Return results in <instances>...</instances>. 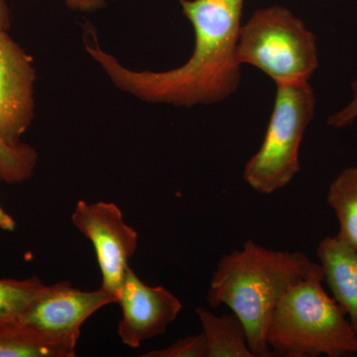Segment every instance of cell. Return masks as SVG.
Here are the masks:
<instances>
[{
    "label": "cell",
    "instance_id": "obj_1",
    "mask_svg": "<svg viewBox=\"0 0 357 357\" xmlns=\"http://www.w3.org/2000/svg\"><path fill=\"white\" fill-rule=\"evenodd\" d=\"M192 23L195 48L184 65L165 72L124 67L98 41L86 49L116 88L144 102L174 107L213 105L234 95L241 84L237 44L245 0H178Z\"/></svg>",
    "mask_w": 357,
    "mask_h": 357
},
{
    "label": "cell",
    "instance_id": "obj_2",
    "mask_svg": "<svg viewBox=\"0 0 357 357\" xmlns=\"http://www.w3.org/2000/svg\"><path fill=\"white\" fill-rule=\"evenodd\" d=\"M321 269L300 251L274 250L248 241L220 258L206 301L215 309L229 307L241 319L255 357L274 356L266 333L275 307L291 288Z\"/></svg>",
    "mask_w": 357,
    "mask_h": 357
},
{
    "label": "cell",
    "instance_id": "obj_3",
    "mask_svg": "<svg viewBox=\"0 0 357 357\" xmlns=\"http://www.w3.org/2000/svg\"><path fill=\"white\" fill-rule=\"evenodd\" d=\"M323 282L321 269L279 301L266 333L267 344L274 356H356L357 335L344 310L326 293Z\"/></svg>",
    "mask_w": 357,
    "mask_h": 357
},
{
    "label": "cell",
    "instance_id": "obj_4",
    "mask_svg": "<svg viewBox=\"0 0 357 357\" xmlns=\"http://www.w3.org/2000/svg\"><path fill=\"white\" fill-rule=\"evenodd\" d=\"M236 58L276 84L310 81L319 64L316 35L281 6L258 9L241 26Z\"/></svg>",
    "mask_w": 357,
    "mask_h": 357
},
{
    "label": "cell",
    "instance_id": "obj_5",
    "mask_svg": "<svg viewBox=\"0 0 357 357\" xmlns=\"http://www.w3.org/2000/svg\"><path fill=\"white\" fill-rule=\"evenodd\" d=\"M309 82L276 84L273 112L264 139L243 171L244 181L259 194H273L300 172L301 144L317 107Z\"/></svg>",
    "mask_w": 357,
    "mask_h": 357
},
{
    "label": "cell",
    "instance_id": "obj_6",
    "mask_svg": "<svg viewBox=\"0 0 357 357\" xmlns=\"http://www.w3.org/2000/svg\"><path fill=\"white\" fill-rule=\"evenodd\" d=\"M32 58L0 30V180L20 183L34 172L37 153L20 137L34 117Z\"/></svg>",
    "mask_w": 357,
    "mask_h": 357
},
{
    "label": "cell",
    "instance_id": "obj_7",
    "mask_svg": "<svg viewBox=\"0 0 357 357\" xmlns=\"http://www.w3.org/2000/svg\"><path fill=\"white\" fill-rule=\"evenodd\" d=\"M72 222L95 246L102 272V289L119 299L128 261L137 248L138 234L124 222L114 203L77 202Z\"/></svg>",
    "mask_w": 357,
    "mask_h": 357
},
{
    "label": "cell",
    "instance_id": "obj_8",
    "mask_svg": "<svg viewBox=\"0 0 357 357\" xmlns=\"http://www.w3.org/2000/svg\"><path fill=\"white\" fill-rule=\"evenodd\" d=\"M117 303L100 288L82 291L69 281L46 286L20 321L42 335L76 347L84 321L100 307Z\"/></svg>",
    "mask_w": 357,
    "mask_h": 357
},
{
    "label": "cell",
    "instance_id": "obj_9",
    "mask_svg": "<svg viewBox=\"0 0 357 357\" xmlns=\"http://www.w3.org/2000/svg\"><path fill=\"white\" fill-rule=\"evenodd\" d=\"M117 304L122 310L119 337L132 349L139 347L144 340L163 335L183 307L170 291L146 285L130 267L126 270Z\"/></svg>",
    "mask_w": 357,
    "mask_h": 357
},
{
    "label": "cell",
    "instance_id": "obj_10",
    "mask_svg": "<svg viewBox=\"0 0 357 357\" xmlns=\"http://www.w3.org/2000/svg\"><path fill=\"white\" fill-rule=\"evenodd\" d=\"M317 256L333 299L344 310L357 335V252L337 236L319 243Z\"/></svg>",
    "mask_w": 357,
    "mask_h": 357
},
{
    "label": "cell",
    "instance_id": "obj_11",
    "mask_svg": "<svg viewBox=\"0 0 357 357\" xmlns=\"http://www.w3.org/2000/svg\"><path fill=\"white\" fill-rule=\"evenodd\" d=\"M196 314L206 340V357H255L249 347L245 326L234 312L217 316L199 307Z\"/></svg>",
    "mask_w": 357,
    "mask_h": 357
},
{
    "label": "cell",
    "instance_id": "obj_12",
    "mask_svg": "<svg viewBox=\"0 0 357 357\" xmlns=\"http://www.w3.org/2000/svg\"><path fill=\"white\" fill-rule=\"evenodd\" d=\"M76 347L46 337L20 319H0V357H73Z\"/></svg>",
    "mask_w": 357,
    "mask_h": 357
},
{
    "label": "cell",
    "instance_id": "obj_13",
    "mask_svg": "<svg viewBox=\"0 0 357 357\" xmlns=\"http://www.w3.org/2000/svg\"><path fill=\"white\" fill-rule=\"evenodd\" d=\"M326 203L340 223L337 236L357 252V166L338 174L328 187Z\"/></svg>",
    "mask_w": 357,
    "mask_h": 357
},
{
    "label": "cell",
    "instance_id": "obj_14",
    "mask_svg": "<svg viewBox=\"0 0 357 357\" xmlns=\"http://www.w3.org/2000/svg\"><path fill=\"white\" fill-rule=\"evenodd\" d=\"M45 287L36 277L23 281L0 279V319H20Z\"/></svg>",
    "mask_w": 357,
    "mask_h": 357
},
{
    "label": "cell",
    "instance_id": "obj_15",
    "mask_svg": "<svg viewBox=\"0 0 357 357\" xmlns=\"http://www.w3.org/2000/svg\"><path fill=\"white\" fill-rule=\"evenodd\" d=\"M143 357H206V340L203 333L178 338L165 349L147 352Z\"/></svg>",
    "mask_w": 357,
    "mask_h": 357
},
{
    "label": "cell",
    "instance_id": "obj_16",
    "mask_svg": "<svg viewBox=\"0 0 357 357\" xmlns=\"http://www.w3.org/2000/svg\"><path fill=\"white\" fill-rule=\"evenodd\" d=\"M352 100L344 107L331 115L328 119V126L335 129H342L351 126L357 119V77L351 84Z\"/></svg>",
    "mask_w": 357,
    "mask_h": 357
},
{
    "label": "cell",
    "instance_id": "obj_17",
    "mask_svg": "<svg viewBox=\"0 0 357 357\" xmlns=\"http://www.w3.org/2000/svg\"><path fill=\"white\" fill-rule=\"evenodd\" d=\"M107 0H66L70 8L79 11H91L100 8Z\"/></svg>",
    "mask_w": 357,
    "mask_h": 357
},
{
    "label": "cell",
    "instance_id": "obj_18",
    "mask_svg": "<svg viewBox=\"0 0 357 357\" xmlns=\"http://www.w3.org/2000/svg\"><path fill=\"white\" fill-rule=\"evenodd\" d=\"M10 28V15L7 6V0H0V30H8Z\"/></svg>",
    "mask_w": 357,
    "mask_h": 357
},
{
    "label": "cell",
    "instance_id": "obj_19",
    "mask_svg": "<svg viewBox=\"0 0 357 357\" xmlns=\"http://www.w3.org/2000/svg\"><path fill=\"white\" fill-rule=\"evenodd\" d=\"M15 222L13 217L8 215L3 208L0 206V229L13 231L15 229Z\"/></svg>",
    "mask_w": 357,
    "mask_h": 357
}]
</instances>
